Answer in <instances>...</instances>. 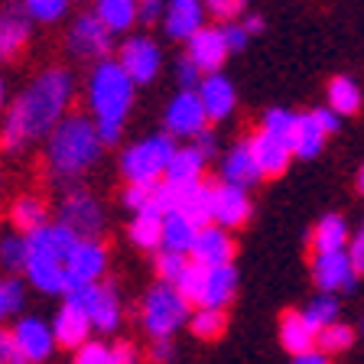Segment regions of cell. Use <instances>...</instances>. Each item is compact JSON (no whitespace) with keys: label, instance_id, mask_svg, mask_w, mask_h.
<instances>
[{"label":"cell","instance_id":"1","mask_svg":"<svg viewBox=\"0 0 364 364\" xmlns=\"http://www.w3.org/2000/svg\"><path fill=\"white\" fill-rule=\"evenodd\" d=\"M75 98V78L72 72L53 65L43 68L33 85L20 91V98L10 105L4 127H0V146L4 150H23L36 144L68 114V105Z\"/></svg>","mask_w":364,"mask_h":364},{"label":"cell","instance_id":"2","mask_svg":"<svg viewBox=\"0 0 364 364\" xmlns=\"http://www.w3.org/2000/svg\"><path fill=\"white\" fill-rule=\"evenodd\" d=\"M78 237L65 231L62 225L49 221L39 231L26 235V260H23V277L33 289L43 296H65L72 293V257H75Z\"/></svg>","mask_w":364,"mask_h":364},{"label":"cell","instance_id":"3","mask_svg":"<svg viewBox=\"0 0 364 364\" xmlns=\"http://www.w3.org/2000/svg\"><path fill=\"white\" fill-rule=\"evenodd\" d=\"M101 146L98 130L85 114H65L46 136V173L53 182H75L98 166Z\"/></svg>","mask_w":364,"mask_h":364},{"label":"cell","instance_id":"4","mask_svg":"<svg viewBox=\"0 0 364 364\" xmlns=\"http://www.w3.org/2000/svg\"><path fill=\"white\" fill-rule=\"evenodd\" d=\"M134 88L121 65L114 59H101L88 78V107H91V124L98 130L101 146H111L121 140L124 121L134 105Z\"/></svg>","mask_w":364,"mask_h":364},{"label":"cell","instance_id":"5","mask_svg":"<svg viewBox=\"0 0 364 364\" xmlns=\"http://www.w3.org/2000/svg\"><path fill=\"white\" fill-rule=\"evenodd\" d=\"M189 306H202V309H228L231 299L237 296V270L235 264L221 267H198L189 260V267L182 270V277L176 280Z\"/></svg>","mask_w":364,"mask_h":364},{"label":"cell","instance_id":"6","mask_svg":"<svg viewBox=\"0 0 364 364\" xmlns=\"http://www.w3.org/2000/svg\"><path fill=\"white\" fill-rule=\"evenodd\" d=\"M189 299L169 283H153L140 299V328L153 338H173L189 322Z\"/></svg>","mask_w":364,"mask_h":364},{"label":"cell","instance_id":"7","mask_svg":"<svg viewBox=\"0 0 364 364\" xmlns=\"http://www.w3.org/2000/svg\"><path fill=\"white\" fill-rule=\"evenodd\" d=\"M176 150V140L169 134H153L130 144L127 150L121 153V173L127 182H136V186H156L166 173V163Z\"/></svg>","mask_w":364,"mask_h":364},{"label":"cell","instance_id":"8","mask_svg":"<svg viewBox=\"0 0 364 364\" xmlns=\"http://www.w3.org/2000/svg\"><path fill=\"white\" fill-rule=\"evenodd\" d=\"M55 225H62L75 237H101V231H105V208H101L95 192L82 189V186H72L59 198Z\"/></svg>","mask_w":364,"mask_h":364},{"label":"cell","instance_id":"9","mask_svg":"<svg viewBox=\"0 0 364 364\" xmlns=\"http://www.w3.org/2000/svg\"><path fill=\"white\" fill-rule=\"evenodd\" d=\"M75 296H78V303H82L85 316H88L91 335H114L124 326V303L114 283L98 280V283H91V287L75 289Z\"/></svg>","mask_w":364,"mask_h":364},{"label":"cell","instance_id":"10","mask_svg":"<svg viewBox=\"0 0 364 364\" xmlns=\"http://www.w3.org/2000/svg\"><path fill=\"white\" fill-rule=\"evenodd\" d=\"M16 351L26 358V364H49L55 355V338L49 322L39 316H16L14 326L7 328Z\"/></svg>","mask_w":364,"mask_h":364},{"label":"cell","instance_id":"11","mask_svg":"<svg viewBox=\"0 0 364 364\" xmlns=\"http://www.w3.org/2000/svg\"><path fill=\"white\" fill-rule=\"evenodd\" d=\"M117 65L121 72L130 78L134 85H150L159 75V65H163V53L150 36H127L117 49Z\"/></svg>","mask_w":364,"mask_h":364},{"label":"cell","instance_id":"12","mask_svg":"<svg viewBox=\"0 0 364 364\" xmlns=\"http://www.w3.org/2000/svg\"><path fill=\"white\" fill-rule=\"evenodd\" d=\"M49 328H53L55 348H68V351H75L78 345L95 338V335H91V326H88V316H85V309H82L75 293H65L59 299V309H55Z\"/></svg>","mask_w":364,"mask_h":364},{"label":"cell","instance_id":"13","mask_svg":"<svg viewBox=\"0 0 364 364\" xmlns=\"http://www.w3.org/2000/svg\"><path fill=\"white\" fill-rule=\"evenodd\" d=\"M163 124H166V134L173 136H186V140H196L205 127H208V117H205L202 105H198V95L192 88H182L173 101L166 105L163 114Z\"/></svg>","mask_w":364,"mask_h":364},{"label":"cell","instance_id":"14","mask_svg":"<svg viewBox=\"0 0 364 364\" xmlns=\"http://www.w3.org/2000/svg\"><path fill=\"white\" fill-rule=\"evenodd\" d=\"M312 280H316L318 293L338 296L355 289L358 273L345 250H332V254H312Z\"/></svg>","mask_w":364,"mask_h":364},{"label":"cell","instance_id":"15","mask_svg":"<svg viewBox=\"0 0 364 364\" xmlns=\"http://www.w3.org/2000/svg\"><path fill=\"white\" fill-rule=\"evenodd\" d=\"M68 53L75 59H107L111 53V33L98 23L95 14H82L68 26Z\"/></svg>","mask_w":364,"mask_h":364},{"label":"cell","instance_id":"16","mask_svg":"<svg viewBox=\"0 0 364 364\" xmlns=\"http://www.w3.org/2000/svg\"><path fill=\"white\" fill-rule=\"evenodd\" d=\"M250 196L247 189L228 186V182H212V225L235 231V228L247 225L250 218Z\"/></svg>","mask_w":364,"mask_h":364},{"label":"cell","instance_id":"17","mask_svg":"<svg viewBox=\"0 0 364 364\" xmlns=\"http://www.w3.org/2000/svg\"><path fill=\"white\" fill-rule=\"evenodd\" d=\"M189 260L198 267H221L235 260V237L231 231L218 225H202L196 231V241H192Z\"/></svg>","mask_w":364,"mask_h":364},{"label":"cell","instance_id":"18","mask_svg":"<svg viewBox=\"0 0 364 364\" xmlns=\"http://www.w3.org/2000/svg\"><path fill=\"white\" fill-rule=\"evenodd\" d=\"M196 95H198V105H202L208 121H225V117H231V111H235V105H237L235 85H231V78L221 75V72L202 75V82L196 85Z\"/></svg>","mask_w":364,"mask_h":364},{"label":"cell","instance_id":"19","mask_svg":"<svg viewBox=\"0 0 364 364\" xmlns=\"http://www.w3.org/2000/svg\"><path fill=\"white\" fill-rule=\"evenodd\" d=\"M186 43H189V53L186 55H189L192 65H196L202 75L221 72L225 59L231 55L225 46V36H221V26H202V30H196Z\"/></svg>","mask_w":364,"mask_h":364},{"label":"cell","instance_id":"20","mask_svg":"<svg viewBox=\"0 0 364 364\" xmlns=\"http://www.w3.org/2000/svg\"><path fill=\"white\" fill-rule=\"evenodd\" d=\"M247 150L250 156H254V163H257L260 176H283L289 166V159H293V150H289L287 140H280V136L267 134V130H257V134L247 140Z\"/></svg>","mask_w":364,"mask_h":364},{"label":"cell","instance_id":"21","mask_svg":"<svg viewBox=\"0 0 364 364\" xmlns=\"http://www.w3.org/2000/svg\"><path fill=\"white\" fill-rule=\"evenodd\" d=\"M33 33V20L23 14L20 4H7L0 10V59H16L26 49Z\"/></svg>","mask_w":364,"mask_h":364},{"label":"cell","instance_id":"22","mask_svg":"<svg viewBox=\"0 0 364 364\" xmlns=\"http://www.w3.org/2000/svg\"><path fill=\"white\" fill-rule=\"evenodd\" d=\"M163 26L169 39H189L196 30L205 26L202 0H166L163 4Z\"/></svg>","mask_w":364,"mask_h":364},{"label":"cell","instance_id":"23","mask_svg":"<svg viewBox=\"0 0 364 364\" xmlns=\"http://www.w3.org/2000/svg\"><path fill=\"white\" fill-rule=\"evenodd\" d=\"M205 163H208V159H205L192 144L189 146H176L173 156H169V163H166L163 182L176 186V189H189V186H196V182L205 179Z\"/></svg>","mask_w":364,"mask_h":364},{"label":"cell","instance_id":"24","mask_svg":"<svg viewBox=\"0 0 364 364\" xmlns=\"http://www.w3.org/2000/svg\"><path fill=\"white\" fill-rule=\"evenodd\" d=\"M260 179H264V176H260L257 163L250 156L247 140H244V144H235L225 153V159H221V182L237 186V189H250V186H257Z\"/></svg>","mask_w":364,"mask_h":364},{"label":"cell","instance_id":"25","mask_svg":"<svg viewBox=\"0 0 364 364\" xmlns=\"http://www.w3.org/2000/svg\"><path fill=\"white\" fill-rule=\"evenodd\" d=\"M10 225L16 235H33L43 225H49V205L43 196H20L10 205Z\"/></svg>","mask_w":364,"mask_h":364},{"label":"cell","instance_id":"26","mask_svg":"<svg viewBox=\"0 0 364 364\" xmlns=\"http://www.w3.org/2000/svg\"><path fill=\"white\" fill-rule=\"evenodd\" d=\"M196 231L198 228L192 225L186 215H179V212L163 215V225H159V250H173V254H186V257H189Z\"/></svg>","mask_w":364,"mask_h":364},{"label":"cell","instance_id":"27","mask_svg":"<svg viewBox=\"0 0 364 364\" xmlns=\"http://www.w3.org/2000/svg\"><path fill=\"white\" fill-rule=\"evenodd\" d=\"M176 212L186 215L196 228L212 225V182H196L189 189L179 192V202H176Z\"/></svg>","mask_w":364,"mask_h":364},{"label":"cell","instance_id":"28","mask_svg":"<svg viewBox=\"0 0 364 364\" xmlns=\"http://www.w3.org/2000/svg\"><path fill=\"white\" fill-rule=\"evenodd\" d=\"M322 146H326V134H322V127L316 124V117H312V114H296V127H293V134H289V150H293V156L312 159L322 153Z\"/></svg>","mask_w":364,"mask_h":364},{"label":"cell","instance_id":"29","mask_svg":"<svg viewBox=\"0 0 364 364\" xmlns=\"http://www.w3.org/2000/svg\"><path fill=\"white\" fill-rule=\"evenodd\" d=\"M351 231L345 225L341 215H326L318 218V225L312 228V254H332V250H345Z\"/></svg>","mask_w":364,"mask_h":364},{"label":"cell","instance_id":"30","mask_svg":"<svg viewBox=\"0 0 364 364\" xmlns=\"http://www.w3.org/2000/svg\"><path fill=\"white\" fill-rule=\"evenodd\" d=\"M95 16L107 33H127L136 23V0H95Z\"/></svg>","mask_w":364,"mask_h":364},{"label":"cell","instance_id":"31","mask_svg":"<svg viewBox=\"0 0 364 364\" xmlns=\"http://www.w3.org/2000/svg\"><path fill=\"white\" fill-rule=\"evenodd\" d=\"M280 345L289 355H303V351L316 348V332L306 326V318L299 312H283L280 318Z\"/></svg>","mask_w":364,"mask_h":364},{"label":"cell","instance_id":"32","mask_svg":"<svg viewBox=\"0 0 364 364\" xmlns=\"http://www.w3.org/2000/svg\"><path fill=\"white\" fill-rule=\"evenodd\" d=\"M299 316L306 318V326H309L312 332H318V328L332 326V322H338V318H341L338 296H335V293H318V296H312Z\"/></svg>","mask_w":364,"mask_h":364},{"label":"cell","instance_id":"33","mask_svg":"<svg viewBox=\"0 0 364 364\" xmlns=\"http://www.w3.org/2000/svg\"><path fill=\"white\" fill-rule=\"evenodd\" d=\"M26 309V283L20 277L0 273V328Z\"/></svg>","mask_w":364,"mask_h":364},{"label":"cell","instance_id":"34","mask_svg":"<svg viewBox=\"0 0 364 364\" xmlns=\"http://www.w3.org/2000/svg\"><path fill=\"white\" fill-rule=\"evenodd\" d=\"M159 225H163V215L150 212V208H140V212H134L127 235L140 250H159Z\"/></svg>","mask_w":364,"mask_h":364},{"label":"cell","instance_id":"35","mask_svg":"<svg viewBox=\"0 0 364 364\" xmlns=\"http://www.w3.org/2000/svg\"><path fill=\"white\" fill-rule=\"evenodd\" d=\"M328 111H335L338 117H345V114H355L358 107H361V88L355 85V78L348 75H338L328 82Z\"/></svg>","mask_w":364,"mask_h":364},{"label":"cell","instance_id":"36","mask_svg":"<svg viewBox=\"0 0 364 364\" xmlns=\"http://www.w3.org/2000/svg\"><path fill=\"white\" fill-rule=\"evenodd\" d=\"M355 338H358L355 326H348V322L338 318V322H332V326L316 332V348L322 351V355L335 358V355H341V351H348L351 345H355Z\"/></svg>","mask_w":364,"mask_h":364},{"label":"cell","instance_id":"37","mask_svg":"<svg viewBox=\"0 0 364 364\" xmlns=\"http://www.w3.org/2000/svg\"><path fill=\"white\" fill-rule=\"evenodd\" d=\"M186 326H189V332L196 338L212 341L228 328V316H225V309H202V306H196V312H189Z\"/></svg>","mask_w":364,"mask_h":364},{"label":"cell","instance_id":"38","mask_svg":"<svg viewBox=\"0 0 364 364\" xmlns=\"http://www.w3.org/2000/svg\"><path fill=\"white\" fill-rule=\"evenodd\" d=\"M23 260H26V235H0V270L10 277L23 273Z\"/></svg>","mask_w":364,"mask_h":364},{"label":"cell","instance_id":"39","mask_svg":"<svg viewBox=\"0 0 364 364\" xmlns=\"http://www.w3.org/2000/svg\"><path fill=\"white\" fill-rule=\"evenodd\" d=\"M153 254H156V260H153V267H156V280L176 287V280L182 277V270L189 267V257H186V254H173V250H153Z\"/></svg>","mask_w":364,"mask_h":364},{"label":"cell","instance_id":"40","mask_svg":"<svg viewBox=\"0 0 364 364\" xmlns=\"http://www.w3.org/2000/svg\"><path fill=\"white\" fill-rule=\"evenodd\" d=\"M20 7H23V14L36 23H55L65 16L68 0H20Z\"/></svg>","mask_w":364,"mask_h":364},{"label":"cell","instance_id":"41","mask_svg":"<svg viewBox=\"0 0 364 364\" xmlns=\"http://www.w3.org/2000/svg\"><path fill=\"white\" fill-rule=\"evenodd\" d=\"M296 127V114L287 111V107H273V111L264 114V124H260V130H267V134L280 136V140H287L289 144V134H293Z\"/></svg>","mask_w":364,"mask_h":364},{"label":"cell","instance_id":"42","mask_svg":"<svg viewBox=\"0 0 364 364\" xmlns=\"http://www.w3.org/2000/svg\"><path fill=\"white\" fill-rule=\"evenodd\" d=\"M72 364H111V345L101 338H88L72 351Z\"/></svg>","mask_w":364,"mask_h":364},{"label":"cell","instance_id":"43","mask_svg":"<svg viewBox=\"0 0 364 364\" xmlns=\"http://www.w3.org/2000/svg\"><path fill=\"white\" fill-rule=\"evenodd\" d=\"M202 7H205V14H212L215 20L231 23V20H237V16L244 14L247 0H202Z\"/></svg>","mask_w":364,"mask_h":364},{"label":"cell","instance_id":"44","mask_svg":"<svg viewBox=\"0 0 364 364\" xmlns=\"http://www.w3.org/2000/svg\"><path fill=\"white\" fill-rule=\"evenodd\" d=\"M221 36H225V46H228V53H241L244 46H247V30H244L237 20L225 23L221 26Z\"/></svg>","mask_w":364,"mask_h":364},{"label":"cell","instance_id":"45","mask_svg":"<svg viewBox=\"0 0 364 364\" xmlns=\"http://www.w3.org/2000/svg\"><path fill=\"white\" fill-rule=\"evenodd\" d=\"M124 205H127L130 212H140L150 205V186H136V182H127V189H124Z\"/></svg>","mask_w":364,"mask_h":364},{"label":"cell","instance_id":"46","mask_svg":"<svg viewBox=\"0 0 364 364\" xmlns=\"http://www.w3.org/2000/svg\"><path fill=\"white\" fill-rule=\"evenodd\" d=\"M163 4L166 0H136V20L144 26H153V23L163 20Z\"/></svg>","mask_w":364,"mask_h":364},{"label":"cell","instance_id":"47","mask_svg":"<svg viewBox=\"0 0 364 364\" xmlns=\"http://www.w3.org/2000/svg\"><path fill=\"white\" fill-rule=\"evenodd\" d=\"M150 364H169L176 358V345L173 338H153L150 341V351H146Z\"/></svg>","mask_w":364,"mask_h":364},{"label":"cell","instance_id":"48","mask_svg":"<svg viewBox=\"0 0 364 364\" xmlns=\"http://www.w3.org/2000/svg\"><path fill=\"white\" fill-rule=\"evenodd\" d=\"M176 78H179L182 88H192V91H196V85L202 82V72H198V68L192 65L189 55H182V59L176 62Z\"/></svg>","mask_w":364,"mask_h":364},{"label":"cell","instance_id":"49","mask_svg":"<svg viewBox=\"0 0 364 364\" xmlns=\"http://www.w3.org/2000/svg\"><path fill=\"white\" fill-rule=\"evenodd\" d=\"M111 364H144V355L130 341H117L111 345Z\"/></svg>","mask_w":364,"mask_h":364},{"label":"cell","instance_id":"50","mask_svg":"<svg viewBox=\"0 0 364 364\" xmlns=\"http://www.w3.org/2000/svg\"><path fill=\"white\" fill-rule=\"evenodd\" d=\"M0 364H26V358L16 351V345H14V338H10L7 326L0 328Z\"/></svg>","mask_w":364,"mask_h":364},{"label":"cell","instance_id":"51","mask_svg":"<svg viewBox=\"0 0 364 364\" xmlns=\"http://www.w3.org/2000/svg\"><path fill=\"white\" fill-rule=\"evenodd\" d=\"M189 144L196 146V150L202 153L205 159H212V156H215V150H218V136H215V130H208V127H205L202 134L196 136V140H189Z\"/></svg>","mask_w":364,"mask_h":364},{"label":"cell","instance_id":"52","mask_svg":"<svg viewBox=\"0 0 364 364\" xmlns=\"http://www.w3.org/2000/svg\"><path fill=\"white\" fill-rule=\"evenodd\" d=\"M345 254H348L351 267H355V273L364 270V237L361 235H351L348 244H345Z\"/></svg>","mask_w":364,"mask_h":364},{"label":"cell","instance_id":"53","mask_svg":"<svg viewBox=\"0 0 364 364\" xmlns=\"http://www.w3.org/2000/svg\"><path fill=\"white\" fill-rule=\"evenodd\" d=\"M312 117H316V124L318 127H322V134H335V130H338V124H341V117L335 111H328V107H318V111H309Z\"/></svg>","mask_w":364,"mask_h":364},{"label":"cell","instance_id":"54","mask_svg":"<svg viewBox=\"0 0 364 364\" xmlns=\"http://www.w3.org/2000/svg\"><path fill=\"white\" fill-rule=\"evenodd\" d=\"M293 364H332V358L322 355L318 348H309V351H303V355H293Z\"/></svg>","mask_w":364,"mask_h":364},{"label":"cell","instance_id":"55","mask_svg":"<svg viewBox=\"0 0 364 364\" xmlns=\"http://www.w3.org/2000/svg\"><path fill=\"white\" fill-rule=\"evenodd\" d=\"M241 26L247 30V36H250V33H260V30H264V20H260V16H247Z\"/></svg>","mask_w":364,"mask_h":364},{"label":"cell","instance_id":"56","mask_svg":"<svg viewBox=\"0 0 364 364\" xmlns=\"http://www.w3.org/2000/svg\"><path fill=\"white\" fill-rule=\"evenodd\" d=\"M0 107H4V78H0Z\"/></svg>","mask_w":364,"mask_h":364},{"label":"cell","instance_id":"57","mask_svg":"<svg viewBox=\"0 0 364 364\" xmlns=\"http://www.w3.org/2000/svg\"><path fill=\"white\" fill-rule=\"evenodd\" d=\"M0 182H4V179H0Z\"/></svg>","mask_w":364,"mask_h":364}]
</instances>
